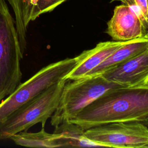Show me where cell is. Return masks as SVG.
<instances>
[{
    "mask_svg": "<svg viewBox=\"0 0 148 148\" xmlns=\"http://www.w3.org/2000/svg\"><path fill=\"white\" fill-rule=\"evenodd\" d=\"M147 39H148V37H147Z\"/></svg>",
    "mask_w": 148,
    "mask_h": 148,
    "instance_id": "18",
    "label": "cell"
},
{
    "mask_svg": "<svg viewBox=\"0 0 148 148\" xmlns=\"http://www.w3.org/2000/svg\"><path fill=\"white\" fill-rule=\"evenodd\" d=\"M21 53L15 20L0 0V102L21 83Z\"/></svg>",
    "mask_w": 148,
    "mask_h": 148,
    "instance_id": "3",
    "label": "cell"
},
{
    "mask_svg": "<svg viewBox=\"0 0 148 148\" xmlns=\"http://www.w3.org/2000/svg\"><path fill=\"white\" fill-rule=\"evenodd\" d=\"M65 1H66V0H65Z\"/></svg>",
    "mask_w": 148,
    "mask_h": 148,
    "instance_id": "17",
    "label": "cell"
},
{
    "mask_svg": "<svg viewBox=\"0 0 148 148\" xmlns=\"http://www.w3.org/2000/svg\"><path fill=\"white\" fill-rule=\"evenodd\" d=\"M144 124H145L147 127H148V118H147L145 120H144L143 122H142Z\"/></svg>",
    "mask_w": 148,
    "mask_h": 148,
    "instance_id": "16",
    "label": "cell"
},
{
    "mask_svg": "<svg viewBox=\"0 0 148 148\" xmlns=\"http://www.w3.org/2000/svg\"><path fill=\"white\" fill-rule=\"evenodd\" d=\"M101 75L108 81L123 87L148 84V49L113 67Z\"/></svg>",
    "mask_w": 148,
    "mask_h": 148,
    "instance_id": "8",
    "label": "cell"
},
{
    "mask_svg": "<svg viewBox=\"0 0 148 148\" xmlns=\"http://www.w3.org/2000/svg\"><path fill=\"white\" fill-rule=\"evenodd\" d=\"M113 1H120L133 9L141 18L148 32V0H111L110 2Z\"/></svg>",
    "mask_w": 148,
    "mask_h": 148,
    "instance_id": "14",
    "label": "cell"
},
{
    "mask_svg": "<svg viewBox=\"0 0 148 148\" xmlns=\"http://www.w3.org/2000/svg\"><path fill=\"white\" fill-rule=\"evenodd\" d=\"M147 118L148 84L110 89L68 122L75 123L86 130L114 122H143Z\"/></svg>",
    "mask_w": 148,
    "mask_h": 148,
    "instance_id": "1",
    "label": "cell"
},
{
    "mask_svg": "<svg viewBox=\"0 0 148 148\" xmlns=\"http://www.w3.org/2000/svg\"><path fill=\"white\" fill-rule=\"evenodd\" d=\"M65 83L58 105L51 116L50 123L57 127L69 121L107 91L123 87L106 80L101 75L86 76Z\"/></svg>",
    "mask_w": 148,
    "mask_h": 148,
    "instance_id": "4",
    "label": "cell"
},
{
    "mask_svg": "<svg viewBox=\"0 0 148 148\" xmlns=\"http://www.w3.org/2000/svg\"><path fill=\"white\" fill-rule=\"evenodd\" d=\"M126 41H106L98 43L95 47L83 51L75 57L77 63L65 77V80H72L86 76L103 62Z\"/></svg>",
    "mask_w": 148,
    "mask_h": 148,
    "instance_id": "9",
    "label": "cell"
},
{
    "mask_svg": "<svg viewBox=\"0 0 148 148\" xmlns=\"http://www.w3.org/2000/svg\"><path fill=\"white\" fill-rule=\"evenodd\" d=\"M148 49V39L139 38L126 41L103 62L86 76L101 75Z\"/></svg>",
    "mask_w": 148,
    "mask_h": 148,
    "instance_id": "10",
    "label": "cell"
},
{
    "mask_svg": "<svg viewBox=\"0 0 148 148\" xmlns=\"http://www.w3.org/2000/svg\"><path fill=\"white\" fill-rule=\"evenodd\" d=\"M84 131L75 123L65 122L55 127L54 132L58 135L59 147H98L84 136Z\"/></svg>",
    "mask_w": 148,
    "mask_h": 148,
    "instance_id": "12",
    "label": "cell"
},
{
    "mask_svg": "<svg viewBox=\"0 0 148 148\" xmlns=\"http://www.w3.org/2000/svg\"><path fill=\"white\" fill-rule=\"evenodd\" d=\"M64 2L65 0H36V5L32 14L31 21L35 20L42 14L52 11Z\"/></svg>",
    "mask_w": 148,
    "mask_h": 148,
    "instance_id": "15",
    "label": "cell"
},
{
    "mask_svg": "<svg viewBox=\"0 0 148 148\" xmlns=\"http://www.w3.org/2000/svg\"><path fill=\"white\" fill-rule=\"evenodd\" d=\"M15 144L30 147H59L58 135L53 132L50 134L42 128L37 132H29L24 131L13 135L9 138Z\"/></svg>",
    "mask_w": 148,
    "mask_h": 148,
    "instance_id": "13",
    "label": "cell"
},
{
    "mask_svg": "<svg viewBox=\"0 0 148 148\" xmlns=\"http://www.w3.org/2000/svg\"><path fill=\"white\" fill-rule=\"evenodd\" d=\"M10 4L14 14L15 25L17 29L20 48L24 55L27 47V27L31 21L36 0H6Z\"/></svg>",
    "mask_w": 148,
    "mask_h": 148,
    "instance_id": "11",
    "label": "cell"
},
{
    "mask_svg": "<svg viewBox=\"0 0 148 148\" xmlns=\"http://www.w3.org/2000/svg\"><path fill=\"white\" fill-rule=\"evenodd\" d=\"M67 81L62 80L50 86L0 122V140L9 139L13 135L28 131L37 123H40L42 128H45L47 120L57 108Z\"/></svg>",
    "mask_w": 148,
    "mask_h": 148,
    "instance_id": "2",
    "label": "cell"
},
{
    "mask_svg": "<svg viewBox=\"0 0 148 148\" xmlns=\"http://www.w3.org/2000/svg\"><path fill=\"white\" fill-rule=\"evenodd\" d=\"M76 63L75 57L51 63L21 83L0 102V122L50 86L64 80Z\"/></svg>",
    "mask_w": 148,
    "mask_h": 148,
    "instance_id": "5",
    "label": "cell"
},
{
    "mask_svg": "<svg viewBox=\"0 0 148 148\" xmlns=\"http://www.w3.org/2000/svg\"><path fill=\"white\" fill-rule=\"evenodd\" d=\"M106 32L114 41L147 39L148 36V32L139 14L124 3L114 8L113 16L107 23Z\"/></svg>",
    "mask_w": 148,
    "mask_h": 148,
    "instance_id": "7",
    "label": "cell"
},
{
    "mask_svg": "<svg viewBox=\"0 0 148 148\" xmlns=\"http://www.w3.org/2000/svg\"><path fill=\"white\" fill-rule=\"evenodd\" d=\"M84 135L98 147L148 148V127L140 121L102 124L86 130Z\"/></svg>",
    "mask_w": 148,
    "mask_h": 148,
    "instance_id": "6",
    "label": "cell"
}]
</instances>
